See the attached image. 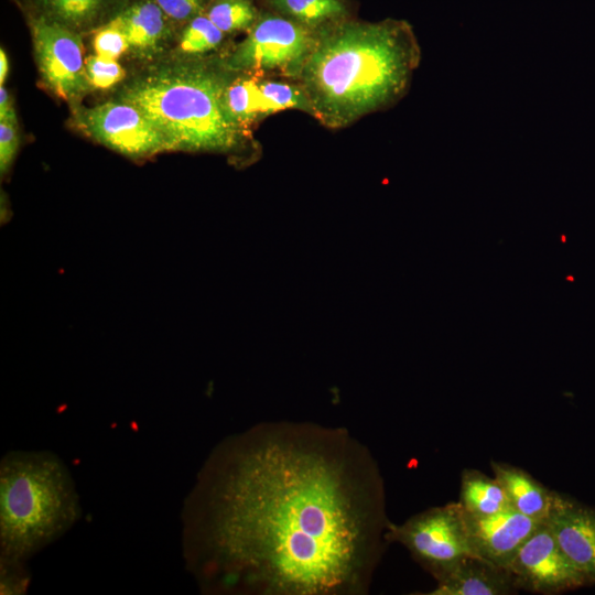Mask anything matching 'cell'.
Masks as SVG:
<instances>
[{
  "label": "cell",
  "mask_w": 595,
  "mask_h": 595,
  "mask_svg": "<svg viewBox=\"0 0 595 595\" xmlns=\"http://www.w3.org/2000/svg\"><path fill=\"white\" fill-rule=\"evenodd\" d=\"M225 106L230 118L244 130L259 117L267 116L259 78L251 75L228 83L225 90Z\"/></svg>",
  "instance_id": "cell-16"
},
{
  "label": "cell",
  "mask_w": 595,
  "mask_h": 595,
  "mask_svg": "<svg viewBox=\"0 0 595 595\" xmlns=\"http://www.w3.org/2000/svg\"><path fill=\"white\" fill-rule=\"evenodd\" d=\"M75 121L99 143L130 158L170 150L156 127L138 108L120 100L78 108Z\"/></svg>",
  "instance_id": "cell-9"
},
{
  "label": "cell",
  "mask_w": 595,
  "mask_h": 595,
  "mask_svg": "<svg viewBox=\"0 0 595 595\" xmlns=\"http://www.w3.org/2000/svg\"><path fill=\"white\" fill-rule=\"evenodd\" d=\"M206 15L224 33L250 29L257 21L250 0H216Z\"/></svg>",
  "instance_id": "cell-20"
},
{
  "label": "cell",
  "mask_w": 595,
  "mask_h": 595,
  "mask_svg": "<svg viewBox=\"0 0 595 595\" xmlns=\"http://www.w3.org/2000/svg\"><path fill=\"white\" fill-rule=\"evenodd\" d=\"M9 72V61L7 53L3 48L0 50V86L6 83Z\"/></svg>",
  "instance_id": "cell-28"
},
{
  "label": "cell",
  "mask_w": 595,
  "mask_h": 595,
  "mask_svg": "<svg viewBox=\"0 0 595 595\" xmlns=\"http://www.w3.org/2000/svg\"><path fill=\"white\" fill-rule=\"evenodd\" d=\"M185 513L201 585L259 595L366 593L391 522L367 447L346 430L298 422L218 445Z\"/></svg>",
  "instance_id": "cell-1"
},
{
  "label": "cell",
  "mask_w": 595,
  "mask_h": 595,
  "mask_svg": "<svg viewBox=\"0 0 595 595\" xmlns=\"http://www.w3.org/2000/svg\"><path fill=\"white\" fill-rule=\"evenodd\" d=\"M464 518L473 553L504 569L543 521L527 517L511 507L484 516L464 512Z\"/></svg>",
  "instance_id": "cell-10"
},
{
  "label": "cell",
  "mask_w": 595,
  "mask_h": 595,
  "mask_svg": "<svg viewBox=\"0 0 595 595\" xmlns=\"http://www.w3.org/2000/svg\"><path fill=\"white\" fill-rule=\"evenodd\" d=\"M224 32L207 15H196L185 26L180 41V51L187 55H198L216 48L223 41Z\"/></svg>",
  "instance_id": "cell-21"
},
{
  "label": "cell",
  "mask_w": 595,
  "mask_h": 595,
  "mask_svg": "<svg viewBox=\"0 0 595 595\" xmlns=\"http://www.w3.org/2000/svg\"><path fill=\"white\" fill-rule=\"evenodd\" d=\"M18 120H0V171L4 175L19 148Z\"/></svg>",
  "instance_id": "cell-24"
},
{
  "label": "cell",
  "mask_w": 595,
  "mask_h": 595,
  "mask_svg": "<svg viewBox=\"0 0 595 595\" xmlns=\"http://www.w3.org/2000/svg\"><path fill=\"white\" fill-rule=\"evenodd\" d=\"M165 15L174 21L192 20L202 10L205 0H155Z\"/></svg>",
  "instance_id": "cell-26"
},
{
  "label": "cell",
  "mask_w": 595,
  "mask_h": 595,
  "mask_svg": "<svg viewBox=\"0 0 595 595\" xmlns=\"http://www.w3.org/2000/svg\"><path fill=\"white\" fill-rule=\"evenodd\" d=\"M85 64L90 85L98 89L111 88L126 77V72L117 60L95 54L88 56Z\"/></svg>",
  "instance_id": "cell-22"
},
{
  "label": "cell",
  "mask_w": 595,
  "mask_h": 595,
  "mask_svg": "<svg viewBox=\"0 0 595 595\" xmlns=\"http://www.w3.org/2000/svg\"><path fill=\"white\" fill-rule=\"evenodd\" d=\"M1 594H22L28 585L29 576L23 569L24 563L0 562Z\"/></svg>",
  "instance_id": "cell-25"
},
{
  "label": "cell",
  "mask_w": 595,
  "mask_h": 595,
  "mask_svg": "<svg viewBox=\"0 0 595 595\" xmlns=\"http://www.w3.org/2000/svg\"><path fill=\"white\" fill-rule=\"evenodd\" d=\"M93 46L97 55L110 60H117L130 48L123 31L115 19L95 32Z\"/></svg>",
  "instance_id": "cell-23"
},
{
  "label": "cell",
  "mask_w": 595,
  "mask_h": 595,
  "mask_svg": "<svg viewBox=\"0 0 595 595\" xmlns=\"http://www.w3.org/2000/svg\"><path fill=\"white\" fill-rule=\"evenodd\" d=\"M518 593L506 569L469 555L436 580L425 595H511Z\"/></svg>",
  "instance_id": "cell-12"
},
{
  "label": "cell",
  "mask_w": 595,
  "mask_h": 595,
  "mask_svg": "<svg viewBox=\"0 0 595 595\" xmlns=\"http://www.w3.org/2000/svg\"><path fill=\"white\" fill-rule=\"evenodd\" d=\"M259 87L266 115L285 109H299L313 113L311 104L300 85L259 78Z\"/></svg>",
  "instance_id": "cell-19"
},
{
  "label": "cell",
  "mask_w": 595,
  "mask_h": 595,
  "mask_svg": "<svg viewBox=\"0 0 595 595\" xmlns=\"http://www.w3.org/2000/svg\"><path fill=\"white\" fill-rule=\"evenodd\" d=\"M386 538L403 545L435 581L464 558L475 555L458 501L429 508L400 524L390 522Z\"/></svg>",
  "instance_id": "cell-5"
},
{
  "label": "cell",
  "mask_w": 595,
  "mask_h": 595,
  "mask_svg": "<svg viewBox=\"0 0 595 595\" xmlns=\"http://www.w3.org/2000/svg\"><path fill=\"white\" fill-rule=\"evenodd\" d=\"M458 504L465 513L473 516L490 515L510 507L499 482L474 468H465L461 474Z\"/></svg>",
  "instance_id": "cell-15"
},
{
  "label": "cell",
  "mask_w": 595,
  "mask_h": 595,
  "mask_svg": "<svg viewBox=\"0 0 595 595\" xmlns=\"http://www.w3.org/2000/svg\"><path fill=\"white\" fill-rule=\"evenodd\" d=\"M227 85L205 65L173 64L132 79L119 99L138 108L170 150L227 153L239 149L246 137L226 110Z\"/></svg>",
  "instance_id": "cell-3"
},
{
  "label": "cell",
  "mask_w": 595,
  "mask_h": 595,
  "mask_svg": "<svg viewBox=\"0 0 595 595\" xmlns=\"http://www.w3.org/2000/svg\"><path fill=\"white\" fill-rule=\"evenodd\" d=\"M544 521L571 561L595 583V509L554 491Z\"/></svg>",
  "instance_id": "cell-11"
},
{
  "label": "cell",
  "mask_w": 595,
  "mask_h": 595,
  "mask_svg": "<svg viewBox=\"0 0 595 595\" xmlns=\"http://www.w3.org/2000/svg\"><path fill=\"white\" fill-rule=\"evenodd\" d=\"M316 40L309 28L290 18L266 15L236 45L226 65L237 72L300 77Z\"/></svg>",
  "instance_id": "cell-6"
},
{
  "label": "cell",
  "mask_w": 595,
  "mask_h": 595,
  "mask_svg": "<svg viewBox=\"0 0 595 595\" xmlns=\"http://www.w3.org/2000/svg\"><path fill=\"white\" fill-rule=\"evenodd\" d=\"M0 120H17L12 99L4 86H0Z\"/></svg>",
  "instance_id": "cell-27"
},
{
  "label": "cell",
  "mask_w": 595,
  "mask_h": 595,
  "mask_svg": "<svg viewBox=\"0 0 595 595\" xmlns=\"http://www.w3.org/2000/svg\"><path fill=\"white\" fill-rule=\"evenodd\" d=\"M43 15L71 29L94 23L113 0H34Z\"/></svg>",
  "instance_id": "cell-17"
},
{
  "label": "cell",
  "mask_w": 595,
  "mask_h": 595,
  "mask_svg": "<svg viewBox=\"0 0 595 595\" xmlns=\"http://www.w3.org/2000/svg\"><path fill=\"white\" fill-rule=\"evenodd\" d=\"M419 61L420 47L405 23H346L317 36L300 86L313 116L344 127L399 100Z\"/></svg>",
  "instance_id": "cell-2"
},
{
  "label": "cell",
  "mask_w": 595,
  "mask_h": 595,
  "mask_svg": "<svg viewBox=\"0 0 595 595\" xmlns=\"http://www.w3.org/2000/svg\"><path fill=\"white\" fill-rule=\"evenodd\" d=\"M35 58L43 82L61 99L76 101L93 87L80 36L71 28L40 15L31 22Z\"/></svg>",
  "instance_id": "cell-7"
},
{
  "label": "cell",
  "mask_w": 595,
  "mask_h": 595,
  "mask_svg": "<svg viewBox=\"0 0 595 595\" xmlns=\"http://www.w3.org/2000/svg\"><path fill=\"white\" fill-rule=\"evenodd\" d=\"M166 18L155 1L141 0L113 19L120 25L134 53L151 55L161 47L166 37Z\"/></svg>",
  "instance_id": "cell-14"
},
{
  "label": "cell",
  "mask_w": 595,
  "mask_h": 595,
  "mask_svg": "<svg viewBox=\"0 0 595 595\" xmlns=\"http://www.w3.org/2000/svg\"><path fill=\"white\" fill-rule=\"evenodd\" d=\"M68 468L47 451H12L0 463V562L24 563L80 517Z\"/></svg>",
  "instance_id": "cell-4"
},
{
  "label": "cell",
  "mask_w": 595,
  "mask_h": 595,
  "mask_svg": "<svg viewBox=\"0 0 595 595\" xmlns=\"http://www.w3.org/2000/svg\"><path fill=\"white\" fill-rule=\"evenodd\" d=\"M272 6L309 29L335 21L346 13L342 0H272Z\"/></svg>",
  "instance_id": "cell-18"
},
{
  "label": "cell",
  "mask_w": 595,
  "mask_h": 595,
  "mask_svg": "<svg viewBox=\"0 0 595 595\" xmlns=\"http://www.w3.org/2000/svg\"><path fill=\"white\" fill-rule=\"evenodd\" d=\"M516 587L536 594H558L591 583L571 561L543 520L506 567Z\"/></svg>",
  "instance_id": "cell-8"
},
{
  "label": "cell",
  "mask_w": 595,
  "mask_h": 595,
  "mask_svg": "<svg viewBox=\"0 0 595 595\" xmlns=\"http://www.w3.org/2000/svg\"><path fill=\"white\" fill-rule=\"evenodd\" d=\"M490 465L494 477L504 488L511 508L536 520L548 517L553 490L518 466L498 461H491Z\"/></svg>",
  "instance_id": "cell-13"
}]
</instances>
